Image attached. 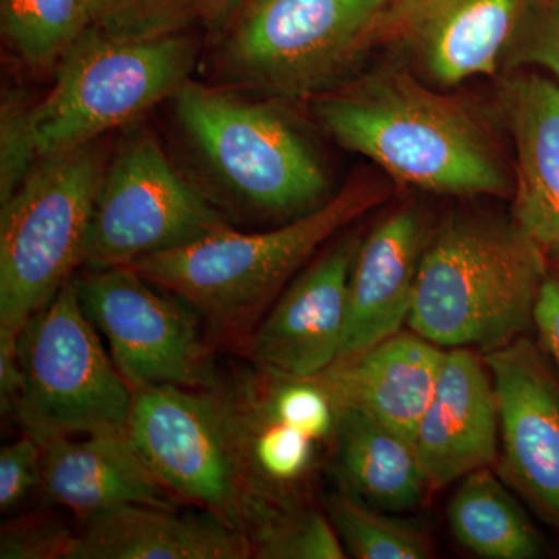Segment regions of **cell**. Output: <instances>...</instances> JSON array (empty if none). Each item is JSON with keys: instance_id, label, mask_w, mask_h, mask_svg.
Listing matches in <instances>:
<instances>
[{"instance_id": "44dd1931", "label": "cell", "mask_w": 559, "mask_h": 559, "mask_svg": "<svg viewBox=\"0 0 559 559\" xmlns=\"http://www.w3.org/2000/svg\"><path fill=\"white\" fill-rule=\"evenodd\" d=\"M344 487L389 513L417 507L429 491L414 441L356 409H337L334 433Z\"/></svg>"}, {"instance_id": "484cf974", "label": "cell", "mask_w": 559, "mask_h": 559, "mask_svg": "<svg viewBox=\"0 0 559 559\" xmlns=\"http://www.w3.org/2000/svg\"><path fill=\"white\" fill-rule=\"evenodd\" d=\"M204 0H90L94 27L116 38L178 33Z\"/></svg>"}, {"instance_id": "5b68a950", "label": "cell", "mask_w": 559, "mask_h": 559, "mask_svg": "<svg viewBox=\"0 0 559 559\" xmlns=\"http://www.w3.org/2000/svg\"><path fill=\"white\" fill-rule=\"evenodd\" d=\"M197 49L179 33L116 38L91 27L58 64L57 81L32 123L40 160L90 145L190 81Z\"/></svg>"}, {"instance_id": "ba28073f", "label": "cell", "mask_w": 559, "mask_h": 559, "mask_svg": "<svg viewBox=\"0 0 559 559\" xmlns=\"http://www.w3.org/2000/svg\"><path fill=\"white\" fill-rule=\"evenodd\" d=\"M127 433L173 496L246 535L248 487L229 388L134 390Z\"/></svg>"}, {"instance_id": "277c9868", "label": "cell", "mask_w": 559, "mask_h": 559, "mask_svg": "<svg viewBox=\"0 0 559 559\" xmlns=\"http://www.w3.org/2000/svg\"><path fill=\"white\" fill-rule=\"evenodd\" d=\"M106 165L94 143L46 157L0 212V341L24 323L84 264Z\"/></svg>"}, {"instance_id": "3957f363", "label": "cell", "mask_w": 559, "mask_h": 559, "mask_svg": "<svg viewBox=\"0 0 559 559\" xmlns=\"http://www.w3.org/2000/svg\"><path fill=\"white\" fill-rule=\"evenodd\" d=\"M382 189L355 182L286 226L218 231L128 266L191 305L216 336L241 337L275 293L334 234L380 204Z\"/></svg>"}, {"instance_id": "2e32d148", "label": "cell", "mask_w": 559, "mask_h": 559, "mask_svg": "<svg viewBox=\"0 0 559 559\" xmlns=\"http://www.w3.org/2000/svg\"><path fill=\"white\" fill-rule=\"evenodd\" d=\"M426 242L421 216L412 209L396 210L359 242L349 274L347 334L340 359L374 347L406 325Z\"/></svg>"}, {"instance_id": "7c38bea8", "label": "cell", "mask_w": 559, "mask_h": 559, "mask_svg": "<svg viewBox=\"0 0 559 559\" xmlns=\"http://www.w3.org/2000/svg\"><path fill=\"white\" fill-rule=\"evenodd\" d=\"M507 476L559 530V381L528 337L484 353Z\"/></svg>"}, {"instance_id": "7402d4cb", "label": "cell", "mask_w": 559, "mask_h": 559, "mask_svg": "<svg viewBox=\"0 0 559 559\" xmlns=\"http://www.w3.org/2000/svg\"><path fill=\"white\" fill-rule=\"evenodd\" d=\"M448 518L452 535L477 557L535 559L546 554L543 536L489 468L463 477Z\"/></svg>"}, {"instance_id": "4dcf8cb0", "label": "cell", "mask_w": 559, "mask_h": 559, "mask_svg": "<svg viewBox=\"0 0 559 559\" xmlns=\"http://www.w3.org/2000/svg\"><path fill=\"white\" fill-rule=\"evenodd\" d=\"M533 326L538 331L540 348L549 353L559 367V272L547 275L540 288Z\"/></svg>"}, {"instance_id": "9c48e42d", "label": "cell", "mask_w": 559, "mask_h": 559, "mask_svg": "<svg viewBox=\"0 0 559 559\" xmlns=\"http://www.w3.org/2000/svg\"><path fill=\"white\" fill-rule=\"evenodd\" d=\"M395 0H255L234 32L224 66L270 94L329 86L389 20Z\"/></svg>"}, {"instance_id": "9a60e30c", "label": "cell", "mask_w": 559, "mask_h": 559, "mask_svg": "<svg viewBox=\"0 0 559 559\" xmlns=\"http://www.w3.org/2000/svg\"><path fill=\"white\" fill-rule=\"evenodd\" d=\"M530 0H395L389 21L437 83L491 75L502 64Z\"/></svg>"}, {"instance_id": "4fadbf2b", "label": "cell", "mask_w": 559, "mask_h": 559, "mask_svg": "<svg viewBox=\"0 0 559 559\" xmlns=\"http://www.w3.org/2000/svg\"><path fill=\"white\" fill-rule=\"evenodd\" d=\"M359 238L326 250L283 294L248 337V355L260 369L312 378L341 358L348 323V283Z\"/></svg>"}, {"instance_id": "ffe728a7", "label": "cell", "mask_w": 559, "mask_h": 559, "mask_svg": "<svg viewBox=\"0 0 559 559\" xmlns=\"http://www.w3.org/2000/svg\"><path fill=\"white\" fill-rule=\"evenodd\" d=\"M248 558V536L209 511L130 503L81 521L68 559Z\"/></svg>"}, {"instance_id": "4316f807", "label": "cell", "mask_w": 559, "mask_h": 559, "mask_svg": "<svg viewBox=\"0 0 559 559\" xmlns=\"http://www.w3.org/2000/svg\"><path fill=\"white\" fill-rule=\"evenodd\" d=\"M32 105L9 92L0 109V202L9 200L39 164Z\"/></svg>"}, {"instance_id": "83f0119b", "label": "cell", "mask_w": 559, "mask_h": 559, "mask_svg": "<svg viewBox=\"0 0 559 559\" xmlns=\"http://www.w3.org/2000/svg\"><path fill=\"white\" fill-rule=\"evenodd\" d=\"M506 60L549 70L559 86V0H530Z\"/></svg>"}, {"instance_id": "e0dca14e", "label": "cell", "mask_w": 559, "mask_h": 559, "mask_svg": "<svg viewBox=\"0 0 559 559\" xmlns=\"http://www.w3.org/2000/svg\"><path fill=\"white\" fill-rule=\"evenodd\" d=\"M444 352L415 331H400L316 374L337 409H356L414 441L429 406Z\"/></svg>"}, {"instance_id": "f546056e", "label": "cell", "mask_w": 559, "mask_h": 559, "mask_svg": "<svg viewBox=\"0 0 559 559\" xmlns=\"http://www.w3.org/2000/svg\"><path fill=\"white\" fill-rule=\"evenodd\" d=\"M44 447L22 433L21 439L0 450V510H16L33 491L43 485Z\"/></svg>"}, {"instance_id": "30bf717a", "label": "cell", "mask_w": 559, "mask_h": 559, "mask_svg": "<svg viewBox=\"0 0 559 559\" xmlns=\"http://www.w3.org/2000/svg\"><path fill=\"white\" fill-rule=\"evenodd\" d=\"M75 285L81 307L132 392L153 385L218 388L201 314L186 300L130 266L87 270Z\"/></svg>"}, {"instance_id": "5bb4252c", "label": "cell", "mask_w": 559, "mask_h": 559, "mask_svg": "<svg viewBox=\"0 0 559 559\" xmlns=\"http://www.w3.org/2000/svg\"><path fill=\"white\" fill-rule=\"evenodd\" d=\"M499 436L498 396L484 356L471 348L444 352L432 399L414 433L429 491L489 468Z\"/></svg>"}, {"instance_id": "ac0fdd59", "label": "cell", "mask_w": 559, "mask_h": 559, "mask_svg": "<svg viewBox=\"0 0 559 559\" xmlns=\"http://www.w3.org/2000/svg\"><path fill=\"white\" fill-rule=\"evenodd\" d=\"M40 492L81 521L130 503L178 509V498L157 479L127 432L61 437L44 444Z\"/></svg>"}, {"instance_id": "7a4b0ae2", "label": "cell", "mask_w": 559, "mask_h": 559, "mask_svg": "<svg viewBox=\"0 0 559 559\" xmlns=\"http://www.w3.org/2000/svg\"><path fill=\"white\" fill-rule=\"evenodd\" d=\"M547 257L514 219H452L426 242L407 325L439 347H506L533 325Z\"/></svg>"}, {"instance_id": "d4e9b609", "label": "cell", "mask_w": 559, "mask_h": 559, "mask_svg": "<svg viewBox=\"0 0 559 559\" xmlns=\"http://www.w3.org/2000/svg\"><path fill=\"white\" fill-rule=\"evenodd\" d=\"M252 558L342 559L345 547L329 516L299 506L261 511L246 528Z\"/></svg>"}, {"instance_id": "8992f818", "label": "cell", "mask_w": 559, "mask_h": 559, "mask_svg": "<svg viewBox=\"0 0 559 559\" xmlns=\"http://www.w3.org/2000/svg\"><path fill=\"white\" fill-rule=\"evenodd\" d=\"M22 388L13 414L40 444L61 437L127 432L132 390L70 278L17 336Z\"/></svg>"}, {"instance_id": "cb8c5ba5", "label": "cell", "mask_w": 559, "mask_h": 559, "mask_svg": "<svg viewBox=\"0 0 559 559\" xmlns=\"http://www.w3.org/2000/svg\"><path fill=\"white\" fill-rule=\"evenodd\" d=\"M329 518L345 551L358 559H426L432 544L414 522L388 516L347 488L326 499Z\"/></svg>"}, {"instance_id": "f1b7e54d", "label": "cell", "mask_w": 559, "mask_h": 559, "mask_svg": "<svg viewBox=\"0 0 559 559\" xmlns=\"http://www.w3.org/2000/svg\"><path fill=\"white\" fill-rule=\"evenodd\" d=\"M75 532L58 521L27 518L3 525L2 559H68Z\"/></svg>"}, {"instance_id": "603a6c76", "label": "cell", "mask_w": 559, "mask_h": 559, "mask_svg": "<svg viewBox=\"0 0 559 559\" xmlns=\"http://www.w3.org/2000/svg\"><path fill=\"white\" fill-rule=\"evenodd\" d=\"M7 43L33 69L60 64L91 27L90 0H0Z\"/></svg>"}, {"instance_id": "6da1fadb", "label": "cell", "mask_w": 559, "mask_h": 559, "mask_svg": "<svg viewBox=\"0 0 559 559\" xmlns=\"http://www.w3.org/2000/svg\"><path fill=\"white\" fill-rule=\"evenodd\" d=\"M314 116L342 146L392 178L450 194H507L511 180L484 131L457 103L404 72H378L319 98Z\"/></svg>"}, {"instance_id": "52a82bcc", "label": "cell", "mask_w": 559, "mask_h": 559, "mask_svg": "<svg viewBox=\"0 0 559 559\" xmlns=\"http://www.w3.org/2000/svg\"><path fill=\"white\" fill-rule=\"evenodd\" d=\"M173 102L182 131L238 200L270 215H305L323 204L325 171L277 110L191 80Z\"/></svg>"}, {"instance_id": "d6986e66", "label": "cell", "mask_w": 559, "mask_h": 559, "mask_svg": "<svg viewBox=\"0 0 559 559\" xmlns=\"http://www.w3.org/2000/svg\"><path fill=\"white\" fill-rule=\"evenodd\" d=\"M500 106L516 153L514 223L559 261V86L536 73L511 76Z\"/></svg>"}, {"instance_id": "8fae6325", "label": "cell", "mask_w": 559, "mask_h": 559, "mask_svg": "<svg viewBox=\"0 0 559 559\" xmlns=\"http://www.w3.org/2000/svg\"><path fill=\"white\" fill-rule=\"evenodd\" d=\"M229 227L173 167L159 143L138 132L124 140L103 175L83 266H128Z\"/></svg>"}, {"instance_id": "1f68e13d", "label": "cell", "mask_w": 559, "mask_h": 559, "mask_svg": "<svg viewBox=\"0 0 559 559\" xmlns=\"http://www.w3.org/2000/svg\"><path fill=\"white\" fill-rule=\"evenodd\" d=\"M218 2L221 7H224V9L231 10L234 7L238 5L240 0H218Z\"/></svg>"}]
</instances>
